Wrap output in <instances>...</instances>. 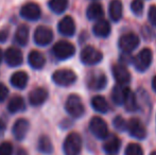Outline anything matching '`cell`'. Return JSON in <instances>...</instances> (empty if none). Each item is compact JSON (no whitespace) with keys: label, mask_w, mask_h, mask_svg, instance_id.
I'll return each mask as SVG.
<instances>
[{"label":"cell","mask_w":156,"mask_h":155,"mask_svg":"<svg viewBox=\"0 0 156 155\" xmlns=\"http://www.w3.org/2000/svg\"><path fill=\"white\" fill-rule=\"evenodd\" d=\"M123 106L127 112H136V111H138V108H139L137 97H136L135 93H134L129 88H127L126 93H125Z\"/></svg>","instance_id":"24"},{"label":"cell","mask_w":156,"mask_h":155,"mask_svg":"<svg viewBox=\"0 0 156 155\" xmlns=\"http://www.w3.org/2000/svg\"><path fill=\"white\" fill-rule=\"evenodd\" d=\"M127 131L129 135L136 139H144L147 136V130L144 125L141 123L139 119L137 118H132L127 122Z\"/></svg>","instance_id":"11"},{"label":"cell","mask_w":156,"mask_h":155,"mask_svg":"<svg viewBox=\"0 0 156 155\" xmlns=\"http://www.w3.org/2000/svg\"><path fill=\"white\" fill-rule=\"evenodd\" d=\"M109 16H111L113 21H119L122 17V12H123V5L120 0H112L109 3Z\"/></svg>","instance_id":"23"},{"label":"cell","mask_w":156,"mask_h":155,"mask_svg":"<svg viewBox=\"0 0 156 155\" xmlns=\"http://www.w3.org/2000/svg\"><path fill=\"white\" fill-rule=\"evenodd\" d=\"M140 41L139 37L135 33H125L119 38V48L125 53H131L133 50L138 47Z\"/></svg>","instance_id":"8"},{"label":"cell","mask_w":156,"mask_h":155,"mask_svg":"<svg viewBox=\"0 0 156 155\" xmlns=\"http://www.w3.org/2000/svg\"><path fill=\"white\" fill-rule=\"evenodd\" d=\"M132 12L137 16H140L144 12V2L142 0H133L131 3Z\"/></svg>","instance_id":"33"},{"label":"cell","mask_w":156,"mask_h":155,"mask_svg":"<svg viewBox=\"0 0 156 155\" xmlns=\"http://www.w3.org/2000/svg\"><path fill=\"white\" fill-rule=\"evenodd\" d=\"M126 90H127V87H125L124 85L117 84L114 87L113 91H112V99H113V101L117 105H123Z\"/></svg>","instance_id":"26"},{"label":"cell","mask_w":156,"mask_h":155,"mask_svg":"<svg viewBox=\"0 0 156 155\" xmlns=\"http://www.w3.org/2000/svg\"><path fill=\"white\" fill-rule=\"evenodd\" d=\"M9 37V30L8 29H2L0 30V43H4Z\"/></svg>","instance_id":"37"},{"label":"cell","mask_w":156,"mask_h":155,"mask_svg":"<svg viewBox=\"0 0 156 155\" xmlns=\"http://www.w3.org/2000/svg\"><path fill=\"white\" fill-rule=\"evenodd\" d=\"M28 80H29V77H28L27 72H25V71H16L11 77V84L15 88L23 89L27 86Z\"/></svg>","instance_id":"21"},{"label":"cell","mask_w":156,"mask_h":155,"mask_svg":"<svg viewBox=\"0 0 156 155\" xmlns=\"http://www.w3.org/2000/svg\"><path fill=\"white\" fill-rule=\"evenodd\" d=\"M103 15H104L103 8L98 2H94V3L89 4L86 10V16L89 20H99V19H102Z\"/></svg>","instance_id":"22"},{"label":"cell","mask_w":156,"mask_h":155,"mask_svg":"<svg viewBox=\"0 0 156 155\" xmlns=\"http://www.w3.org/2000/svg\"><path fill=\"white\" fill-rule=\"evenodd\" d=\"M16 155H28V152L26 151L25 149H18V151H17V154Z\"/></svg>","instance_id":"39"},{"label":"cell","mask_w":156,"mask_h":155,"mask_svg":"<svg viewBox=\"0 0 156 155\" xmlns=\"http://www.w3.org/2000/svg\"><path fill=\"white\" fill-rule=\"evenodd\" d=\"M4 58H5L6 64L11 67L19 66V65L23 64V56L21 51L15 47H11L9 49H6L5 53H4Z\"/></svg>","instance_id":"13"},{"label":"cell","mask_w":156,"mask_h":155,"mask_svg":"<svg viewBox=\"0 0 156 155\" xmlns=\"http://www.w3.org/2000/svg\"><path fill=\"white\" fill-rule=\"evenodd\" d=\"M53 54L58 60H67L73 56L76 53V48L71 43L67 41H60L53 46Z\"/></svg>","instance_id":"4"},{"label":"cell","mask_w":156,"mask_h":155,"mask_svg":"<svg viewBox=\"0 0 156 155\" xmlns=\"http://www.w3.org/2000/svg\"><path fill=\"white\" fill-rule=\"evenodd\" d=\"M49 9L55 14H62L68 8V0H50L48 2Z\"/></svg>","instance_id":"30"},{"label":"cell","mask_w":156,"mask_h":155,"mask_svg":"<svg viewBox=\"0 0 156 155\" xmlns=\"http://www.w3.org/2000/svg\"><path fill=\"white\" fill-rule=\"evenodd\" d=\"M26 108L25 100L20 97V96H14L10 99L8 104V111L12 114L15 113L21 112Z\"/></svg>","instance_id":"25"},{"label":"cell","mask_w":156,"mask_h":155,"mask_svg":"<svg viewBox=\"0 0 156 155\" xmlns=\"http://www.w3.org/2000/svg\"><path fill=\"white\" fill-rule=\"evenodd\" d=\"M106 83L107 80L104 73L96 72L89 76L87 84H88L89 88L93 89V90H101L106 86Z\"/></svg>","instance_id":"17"},{"label":"cell","mask_w":156,"mask_h":155,"mask_svg":"<svg viewBox=\"0 0 156 155\" xmlns=\"http://www.w3.org/2000/svg\"><path fill=\"white\" fill-rule=\"evenodd\" d=\"M48 99V91L44 87H36L29 93V102L33 106H39Z\"/></svg>","instance_id":"15"},{"label":"cell","mask_w":156,"mask_h":155,"mask_svg":"<svg viewBox=\"0 0 156 155\" xmlns=\"http://www.w3.org/2000/svg\"><path fill=\"white\" fill-rule=\"evenodd\" d=\"M91 106L96 112L105 114L108 111V103L102 96H94L91 99Z\"/></svg>","instance_id":"28"},{"label":"cell","mask_w":156,"mask_h":155,"mask_svg":"<svg viewBox=\"0 0 156 155\" xmlns=\"http://www.w3.org/2000/svg\"><path fill=\"white\" fill-rule=\"evenodd\" d=\"M152 58H153V54L149 48H144L142 49L135 58H133V65L138 71L140 72H144V70L150 67L151 63H152Z\"/></svg>","instance_id":"3"},{"label":"cell","mask_w":156,"mask_h":155,"mask_svg":"<svg viewBox=\"0 0 156 155\" xmlns=\"http://www.w3.org/2000/svg\"><path fill=\"white\" fill-rule=\"evenodd\" d=\"M89 130L91 134L98 139H106L108 136V128L102 118L94 117L89 122Z\"/></svg>","instance_id":"7"},{"label":"cell","mask_w":156,"mask_h":155,"mask_svg":"<svg viewBox=\"0 0 156 155\" xmlns=\"http://www.w3.org/2000/svg\"><path fill=\"white\" fill-rule=\"evenodd\" d=\"M80 58L85 65H96L102 61L103 55L101 51H99L93 46H86L81 51Z\"/></svg>","instance_id":"6"},{"label":"cell","mask_w":156,"mask_h":155,"mask_svg":"<svg viewBox=\"0 0 156 155\" xmlns=\"http://www.w3.org/2000/svg\"><path fill=\"white\" fill-rule=\"evenodd\" d=\"M65 108L67 113L73 118H80L84 115L85 107L81 98L78 95H70L66 100Z\"/></svg>","instance_id":"2"},{"label":"cell","mask_w":156,"mask_h":155,"mask_svg":"<svg viewBox=\"0 0 156 155\" xmlns=\"http://www.w3.org/2000/svg\"><path fill=\"white\" fill-rule=\"evenodd\" d=\"M37 148L44 154H51L53 152V145H52L51 139L46 135H41L39 137Z\"/></svg>","instance_id":"29"},{"label":"cell","mask_w":156,"mask_h":155,"mask_svg":"<svg viewBox=\"0 0 156 155\" xmlns=\"http://www.w3.org/2000/svg\"><path fill=\"white\" fill-rule=\"evenodd\" d=\"M53 39V32L46 26H39L34 32V41L38 46H47Z\"/></svg>","instance_id":"9"},{"label":"cell","mask_w":156,"mask_h":155,"mask_svg":"<svg viewBox=\"0 0 156 155\" xmlns=\"http://www.w3.org/2000/svg\"><path fill=\"white\" fill-rule=\"evenodd\" d=\"M28 62H29L30 66L33 69H41L46 64V58L41 52L37 51V50H33L30 52L29 56H28Z\"/></svg>","instance_id":"19"},{"label":"cell","mask_w":156,"mask_h":155,"mask_svg":"<svg viewBox=\"0 0 156 155\" xmlns=\"http://www.w3.org/2000/svg\"><path fill=\"white\" fill-rule=\"evenodd\" d=\"M0 155H13V146L9 141L0 143Z\"/></svg>","instance_id":"34"},{"label":"cell","mask_w":156,"mask_h":155,"mask_svg":"<svg viewBox=\"0 0 156 155\" xmlns=\"http://www.w3.org/2000/svg\"><path fill=\"white\" fill-rule=\"evenodd\" d=\"M152 88H153V90L156 93V76L153 78V80H152Z\"/></svg>","instance_id":"40"},{"label":"cell","mask_w":156,"mask_h":155,"mask_svg":"<svg viewBox=\"0 0 156 155\" xmlns=\"http://www.w3.org/2000/svg\"><path fill=\"white\" fill-rule=\"evenodd\" d=\"M2 58H3V54H2V51H1V49H0V64H1Z\"/></svg>","instance_id":"41"},{"label":"cell","mask_w":156,"mask_h":155,"mask_svg":"<svg viewBox=\"0 0 156 155\" xmlns=\"http://www.w3.org/2000/svg\"><path fill=\"white\" fill-rule=\"evenodd\" d=\"M113 75L117 84L126 85L131 81V73L127 68L122 64H116L113 66Z\"/></svg>","instance_id":"14"},{"label":"cell","mask_w":156,"mask_h":155,"mask_svg":"<svg viewBox=\"0 0 156 155\" xmlns=\"http://www.w3.org/2000/svg\"><path fill=\"white\" fill-rule=\"evenodd\" d=\"M93 32L98 37H107L111 34V25L105 19H99L94 25Z\"/></svg>","instance_id":"18"},{"label":"cell","mask_w":156,"mask_h":155,"mask_svg":"<svg viewBox=\"0 0 156 155\" xmlns=\"http://www.w3.org/2000/svg\"><path fill=\"white\" fill-rule=\"evenodd\" d=\"M9 95V89L3 83H0V102H3Z\"/></svg>","instance_id":"36"},{"label":"cell","mask_w":156,"mask_h":155,"mask_svg":"<svg viewBox=\"0 0 156 155\" xmlns=\"http://www.w3.org/2000/svg\"><path fill=\"white\" fill-rule=\"evenodd\" d=\"M58 32H60L62 35L70 37L76 33V23L74 20L72 19V17L70 16H65L62 20L58 23Z\"/></svg>","instance_id":"16"},{"label":"cell","mask_w":156,"mask_h":155,"mask_svg":"<svg viewBox=\"0 0 156 155\" xmlns=\"http://www.w3.org/2000/svg\"><path fill=\"white\" fill-rule=\"evenodd\" d=\"M82 149V138L76 132L67 135L63 143V150L65 155H79Z\"/></svg>","instance_id":"1"},{"label":"cell","mask_w":156,"mask_h":155,"mask_svg":"<svg viewBox=\"0 0 156 155\" xmlns=\"http://www.w3.org/2000/svg\"><path fill=\"white\" fill-rule=\"evenodd\" d=\"M125 155H144L142 148L137 143H129L125 148Z\"/></svg>","instance_id":"31"},{"label":"cell","mask_w":156,"mask_h":155,"mask_svg":"<svg viewBox=\"0 0 156 155\" xmlns=\"http://www.w3.org/2000/svg\"><path fill=\"white\" fill-rule=\"evenodd\" d=\"M120 145H121L120 139L116 135H108L103 143V149L106 153L115 154L119 151Z\"/></svg>","instance_id":"20"},{"label":"cell","mask_w":156,"mask_h":155,"mask_svg":"<svg viewBox=\"0 0 156 155\" xmlns=\"http://www.w3.org/2000/svg\"><path fill=\"white\" fill-rule=\"evenodd\" d=\"M29 128H30V123L27 119L20 118V119L16 120V122L14 123L12 129V132L15 139H17L19 141L23 140L26 138V136H27Z\"/></svg>","instance_id":"12"},{"label":"cell","mask_w":156,"mask_h":155,"mask_svg":"<svg viewBox=\"0 0 156 155\" xmlns=\"http://www.w3.org/2000/svg\"><path fill=\"white\" fill-rule=\"evenodd\" d=\"M113 124L116 130L120 131V132H123V131L127 130V122L125 121L124 118L121 116L115 117V119L113 120Z\"/></svg>","instance_id":"32"},{"label":"cell","mask_w":156,"mask_h":155,"mask_svg":"<svg viewBox=\"0 0 156 155\" xmlns=\"http://www.w3.org/2000/svg\"><path fill=\"white\" fill-rule=\"evenodd\" d=\"M4 131H5V123L0 119V137H2V135L4 134Z\"/></svg>","instance_id":"38"},{"label":"cell","mask_w":156,"mask_h":155,"mask_svg":"<svg viewBox=\"0 0 156 155\" xmlns=\"http://www.w3.org/2000/svg\"><path fill=\"white\" fill-rule=\"evenodd\" d=\"M150 155H156V151L155 152H152V153H151Z\"/></svg>","instance_id":"42"},{"label":"cell","mask_w":156,"mask_h":155,"mask_svg":"<svg viewBox=\"0 0 156 155\" xmlns=\"http://www.w3.org/2000/svg\"><path fill=\"white\" fill-rule=\"evenodd\" d=\"M41 10L39 5L35 2H28L23 4L20 9V16L30 21H35L41 18Z\"/></svg>","instance_id":"10"},{"label":"cell","mask_w":156,"mask_h":155,"mask_svg":"<svg viewBox=\"0 0 156 155\" xmlns=\"http://www.w3.org/2000/svg\"><path fill=\"white\" fill-rule=\"evenodd\" d=\"M15 41L18 45L26 46L29 41V28L26 25H20L15 33Z\"/></svg>","instance_id":"27"},{"label":"cell","mask_w":156,"mask_h":155,"mask_svg":"<svg viewBox=\"0 0 156 155\" xmlns=\"http://www.w3.org/2000/svg\"><path fill=\"white\" fill-rule=\"evenodd\" d=\"M52 80L58 86H70L76 81V75L70 69H58L52 75Z\"/></svg>","instance_id":"5"},{"label":"cell","mask_w":156,"mask_h":155,"mask_svg":"<svg viewBox=\"0 0 156 155\" xmlns=\"http://www.w3.org/2000/svg\"><path fill=\"white\" fill-rule=\"evenodd\" d=\"M149 20L154 27H156V5H152L149 9Z\"/></svg>","instance_id":"35"}]
</instances>
